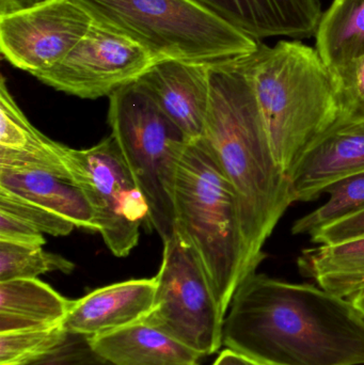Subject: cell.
I'll return each mask as SVG.
<instances>
[{"instance_id":"cell-22","label":"cell","mask_w":364,"mask_h":365,"mask_svg":"<svg viewBox=\"0 0 364 365\" xmlns=\"http://www.w3.org/2000/svg\"><path fill=\"white\" fill-rule=\"evenodd\" d=\"M75 265L62 255L47 252L42 246L0 240V282L36 279L47 272L71 274Z\"/></svg>"},{"instance_id":"cell-14","label":"cell","mask_w":364,"mask_h":365,"mask_svg":"<svg viewBox=\"0 0 364 365\" xmlns=\"http://www.w3.org/2000/svg\"><path fill=\"white\" fill-rule=\"evenodd\" d=\"M155 292V277L100 287L73 300L64 327L72 334L93 338L140 323L153 309Z\"/></svg>"},{"instance_id":"cell-21","label":"cell","mask_w":364,"mask_h":365,"mask_svg":"<svg viewBox=\"0 0 364 365\" xmlns=\"http://www.w3.org/2000/svg\"><path fill=\"white\" fill-rule=\"evenodd\" d=\"M329 197L305 216L294 221L293 235H309L318 230L350 216L364 208V173L345 178L327 189Z\"/></svg>"},{"instance_id":"cell-4","label":"cell","mask_w":364,"mask_h":365,"mask_svg":"<svg viewBox=\"0 0 364 365\" xmlns=\"http://www.w3.org/2000/svg\"><path fill=\"white\" fill-rule=\"evenodd\" d=\"M173 202L175 232L200 259L227 314L248 277L245 240L236 193L202 138L184 150Z\"/></svg>"},{"instance_id":"cell-19","label":"cell","mask_w":364,"mask_h":365,"mask_svg":"<svg viewBox=\"0 0 364 365\" xmlns=\"http://www.w3.org/2000/svg\"><path fill=\"white\" fill-rule=\"evenodd\" d=\"M297 266L318 287L352 300L364 294V237L303 249Z\"/></svg>"},{"instance_id":"cell-18","label":"cell","mask_w":364,"mask_h":365,"mask_svg":"<svg viewBox=\"0 0 364 365\" xmlns=\"http://www.w3.org/2000/svg\"><path fill=\"white\" fill-rule=\"evenodd\" d=\"M72 304L38 278L0 282V334L63 323Z\"/></svg>"},{"instance_id":"cell-6","label":"cell","mask_w":364,"mask_h":365,"mask_svg":"<svg viewBox=\"0 0 364 365\" xmlns=\"http://www.w3.org/2000/svg\"><path fill=\"white\" fill-rule=\"evenodd\" d=\"M108 123L149 207L147 227L166 242L175 231V178L189 140L138 81L109 96Z\"/></svg>"},{"instance_id":"cell-3","label":"cell","mask_w":364,"mask_h":365,"mask_svg":"<svg viewBox=\"0 0 364 365\" xmlns=\"http://www.w3.org/2000/svg\"><path fill=\"white\" fill-rule=\"evenodd\" d=\"M246 63L274 158L291 178L339 121L333 76L316 49L298 41L260 43Z\"/></svg>"},{"instance_id":"cell-25","label":"cell","mask_w":364,"mask_h":365,"mask_svg":"<svg viewBox=\"0 0 364 365\" xmlns=\"http://www.w3.org/2000/svg\"><path fill=\"white\" fill-rule=\"evenodd\" d=\"M333 79L340 118L337 124L364 119V58Z\"/></svg>"},{"instance_id":"cell-1","label":"cell","mask_w":364,"mask_h":365,"mask_svg":"<svg viewBox=\"0 0 364 365\" xmlns=\"http://www.w3.org/2000/svg\"><path fill=\"white\" fill-rule=\"evenodd\" d=\"M224 345L267 365H364V317L318 285L254 272L233 296Z\"/></svg>"},{"instance_id":"cell-16","label":"cell","mask_w":364,"mask_h":365,"mask_svg":"<svg viewBox=\"0 0 364 365\" xmlns=\"http://www.w3.org/2000/svg\"><path fill=\"white\" fill-rule=\"evenodd\" d=\"M66 145L36 130L17 106L6 78L0 81V167H33L71 178L64 166Z\"/></svg>"},{"instance_id":"cell-2","label":"cell","mask_w":364,"mask_h":365,"mask_svg":"<svg viewBox=\"0 0 364 365\" xmlns=\"http://www.w3.org/2000/svg\"><path fill=\"white\" fill-rule=\"evenodd\" d=\"M246 56L209 64V102L202 139L239 199L249 277L266 259L265 244L295 199L290 178L274 158Z\"/></svg>"},{"instance_id":"cell-11","label":"cell","mask_w":364,"mask_h":365,"mask_svg":"<svg viewBox=\"0 0 364 365\" xmlns=\"http://www.w3.org/2000/svg\"><path fill=\"white\" fill-rule=\"evenodd\" d=\"M209 64L162 60L138 83L189 141L203 137L209 102Z\"/></svg>"},{"instance_id":"cell-12","label":"cell","mask_w":364,"mask_h":365,"mask_svg":"<svg viewBox=\"0 0 364 365\" xmlns=\"http://www.w3.org/2000/svg\"><path fill=\"white\" fill-rule=\"evenodd\" d=\"M241 34L260 41L273 36H316L320 0H192Z\"/></svg>"},{"instance_id":"cell-7","label":"cell","mask_w":364,"mask_h":365,"mask_svg":"<svg viewBox=\"0 0 364 365\" xmlns=\"http://www.w3.org/2000/svg\"><path fill=\"white\" fill-rule=\"evenodd\" d=\"M154 306L145 323L204 356L224 345L226 313L192 247L175 231L164 242Z\"/></svg>"},{"instance_id":"cell-28","label":"cell","mask_w":364,"mask_h":365,"mask_svg":"<svg viewBox=\"0 0 364 365\" xmlns=\"http://www.w3.org/2000/svg\"><path fill=\"white\" fill-rule=\"evenodd\" d=\"M0 240L33 246L45 245L44 236L38 230L4 210H0Z\"/></svg>"},{"instance_id":"cell-13","label":"cell","mask_w":364,"mask_h":365,"mask_svg":"<svg viewBox=\"0 0 364 365\" xmlns=\"http://www.w3.org/2000/svg\"><path fill=\"white\" fill-rule=\"evenodd\" d=\"M359 173H364V119L337 124L303 156L290 178L295 202L314 201Z\"/></svg>"},{"instance_id":"cell-26","label":"cell","mask_w":364,"mask_h":365,"mask_svg":"<svg viewBox=\"0 0 364 365\" xmlns=\"http://www.w3.org/2000/svg\"><path fill=\"white\" fill-rule=\"evenodd\" d=\"M25 365H113L94 349L90 336L68 332L57 347Z\"/></svg>"},{"instance_id":"cell-30","label":"cell","mask_w":364,"mask_h":365,"mask_svg":"<svg viewBox=\"0 0 364 365\" xmlns=\"http://www.w3.org/2000/svg\"><path fill=\"white\" fill-rule=\"evenodd\" d=\"M45 0H0V14L32 6Z\"/></svg>"},{"instance_id":"cell-24","label":"cell","mask_w":364,"mask_h":365,"mask_svg":"<svg viewBox=\"0 0 364 365\" xmlns=\"http://www.w3.org/2000/svg\"><path fill=\"white\" fill-rule=\"evenodd\" d=\"M0 210L14 215L41 233L51 236L68 235L75 227L68 219L4 188H0Z\"/></svg>"},{"instance_id":"cell-29","label":"cell","mask_w":364,"mask_h":365,"mask_svg":"<svg viewBox=\"0 0 364 365\" xmlns=\"http://www.w3.org/2000/svg\"><path fill=\"white\" fill-rule=\"evenodd\" d=\"M213 365H267L254 359V358L248 357L243 354L237 353L232 349H224L220 353L216 361Z\"/></svg>"},{"instance_id":"cell-31","label":"cell","mask_w":364,"mask_h":365,"mask_svg":"<svg viewBox=\"0 0 364 365\" xmlns=\"http://www.w3.org/2000/svg\"><path fill=\"white\" fill-rule=\"evenodd\" d=\"M350 302L354 304V306L356 307L357 310L361 313V314L364 317V294L363 295L357 296V297L353 298Z\"/></svg>"},{"instance_id":"cell-20","label":"cell","mask_w":364,"mask_h":365,"mask_svg":"<svg viewBox=\"0 0 364 365\" xmlns=\"http://www.w3.org/2000/svg\"><path fill=\"white\" fill-rule=\"evenodd\" d=\"M316 51L333 78L364 58V0H335L323 13Z\"/></svg>"},{"instance_id":"cell-10","label":"cell","mask_w":364,"mask_h":365,"mask_svg":"<svg viewBox=\"0 0 364 365\" xmlns=\"http://www.w3.org/2000/svg\"><path fill=\"white\" fill-rule=\"evenodd\" d=\"M93 23L76 0H45L0 14V51L14 68L38 75L61 62Z\"/></svg>"},{"instance_id":"cell-17","label":"cell","mask_w":364,"mask_h":365,"mask_svg":"<svg viewBox=\"0 0 364 365\" xmlns=\"http://www.w3.org/2000/svg\"><path fill=\"white\" fill-rule=\"evenodd\" d=\"M90 339L113 365H200L199 354L145 322Z\"/></svg>"},{"instance_id":"cell-8","label":"cell","mask_w":364,"mask_h":365,"mask_svg":"<svg viewBox=\"0 0 364 365\" xmlns=\"http://www.w3.org/2000/svg\"><path fill=\"white\" fill-rule=\"evenodd\" d=\"M66 171L95 214L96 231L118 257H128L147 225L149 207L113 137L89 149L66 147Z\"/></svg>"},{"instance_id":"cell-15","label":"cell","mask_w":364,"mask_h":365,"mask_svg":"<svg viewBox=\"0 0 364 365\" xmlns=\"http://www.w3.org/2000/svg\"><path fill=\"white\" fill-rule=\"evenodd\" d=\"M0 188L68 219L75 227L96 231L93 208L71 178L33 167H0Z\"/></svg>"},{"instance_id":"cell-23","label":"cell","mask_w":364,"mask_h":365,"mask_svg":"<svg viewBox=\"0 0 364 365\" xmlns=\"http://www.w3.org/2000/svg\"><path fill=\"white\" fill-rule=\"evenodd\" d=\"M64 324L0 334V365H25L53 351L68 336Z\"/></svg>"},{"instance_id":"cell-27","label":"cell","mask_w":364,"mask_h":365,"mask_svg":"<svg viewBox=\"0 0 364 365\" xmlns=\"http://www.w3.org/2000/svg\"><path fill=\"white\" fill-rule=\"evenodd\" d=\"M316 245H335L364 237V208L312 234Z\"/></svg>"},{"instance_id":"cell-5","label":"cell","mask_w":364,"mask_h":365,"mask_svg":"<svg viewBox=\"0 0 364 365\" xmlns=\"http://www.w3.org/2000/svg\"><path fill=\"white\" fill-rule=\"evenodd\" d=\"M94 21L145 47L157 61L211 64L248 55L260 41L192 0H76Z\"/></svg>"},{"instance_id":"cell-9","label":"cell","mask_w":364,"mask_h":365,"mask_svg":"<svg viewBox=\"0 0 364 365\" xmlns=\"http://www.w3.org/2000/svg\"><path fill=\"white\" fill-rule=\"evenodd\" d=\"M156 62L145 47L93 19L61 62L34 77L58 91L96 100L138 81Z\"/></svg>"}]
</instances>
